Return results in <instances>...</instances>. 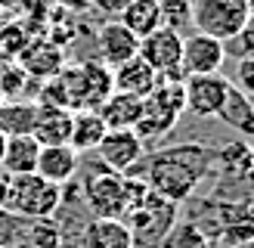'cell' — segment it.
Instances as JSON below:
<instances>
[{"label": "cell", "mask_w": 254, "mask_h": 248, "mask_svg": "<svg viewBox=\"0 0 254 248\" xmlns=\"http://www.w3.org/2000/svg\"><path fill=\"white\" fill-rule=\"evenodd\" d=\"M248 3H251V9H254V0H248Z\"/></svg>", "instance_id": "cell-36"}, {"label": "cell", "mask_w": 254, "mask_h": 248, "mask_svg": "<svg viewBox=\"0 0 254 248\" xmlns=\"http://www.w3.org/2000/svg\"><path fill=\"white\" fill-rule=\"evenodd\" d=\"M25 81H28V74H25L16 62H6V68L0 71V96L3 99H19V93L25 90Z\"/></svg>", "instance_id": "cell-27"}, {"label": "cell", "mask_w": 254, "mask_h": 248, "mask_svg": "<svg viewBox=\"0 0 254 248\" xmlns=\"http://www.w3.org/2000/svg\"><path fill=\"white\" fill-rule=\"evenodd\" d=\"M28 41H31V34L22 28V22H3L0 25V56L6 62H16Z\"/></svg>", "instance_id": "cell-25"}, {"label": "cell", "mask_w": 254, "mask_h": 248, "mask_svg": "<svg viewBox=\"0 0 254 248\" xmlns=\"http://www.w3.org/2000/svg\"><path fill=\"white\" fill-rule=\"evenodd\" d=\"M127 3H130V0H90V6L99 9V12H103V16H109V19H118Z\"/></svg>", "instance_id": "cell-30"}, {"label": "cell", "mask_w": 254, "mask_h": 248, "mask_svg": "<svg viewBox=\"0 0 254 248\" xmlns=\"http://www.w3.org/2000/svg\"><path fill=\"white\" fill-rule=\"evenodd\" d=\"M233 87H236L239 93H245L248 99H254V56L251 59H239Z\"/></svg>", "instance_id": "cell-29"}, {"label": "cell", "mask_w": 254, "mask_h": 248, "mask_svg": "<svg viewBox=\"0 0 254 248\" xmlns=\"http://www.w3.org/2000/svg\"><path fill=\"white\" fill-rule=\"evenodd\" d=\"M0 99H3V96H0Z\"/></svg>", "instance_id": "cell-37"}, {"label": "cell", "mask_w": 254, "mask_h": 248, "mask_svg": "<svg viewBox=\"0 0 254 248\" xmlns=\"http://www.w3.org/2000/svg\"><path fill=\"white\" fill-rule=\"evenodd\" d=\"M139 59L152 65L158 71V78L164 81H183L180 74V56H183V34L174 31V28H161L146 34L143 41H139Z\"/></svg>", "instance_id": "cell-8"}, {"label": "cell", "mask_w": 254, "mask_h": 248, "mask_svg": "<svg viewBox=\"0 0 254 248\" xmlns=\"http://www.w3.org/2000/svg\"><path fill=\"white\" fill-rule=\"evenodd\" d=\"M233 81H226L223 74H192L183 78V99H186V112L198 118H220V112L226 106Z\"/></svg>", "instance_id": "cell-9"}, {"label": "cell", "mask_w": 254, "mask_h": 248, "mask_svg": "<svg viewBox=\"0 0 254 248\" xmlns=\"http://www.w3.org/2000/svg\"><path fill=\"white\" fill-rule=\"evenodd\" d=\"M226 44H230V53H236L239 59H251L254 56V9H251V16L245 22V28Z\"/></svg>", "instance_id": "cell-28"}, {"label": "cell", "mask_w": 254, "mask_h": 248, "mask_svg": "<svg viewBox=\"0 0 254 248\" xmlns=\"http://www.w3.org/2000/svg\"><path fill=\"white\" fill-rule=\"evenodd\" d=\"M112 84H115L118 93L143 99V96H149L161 84V78H158V71L152 68V65H146L139 56H133V59H127L124 65L112 68Z\"/></svg>", "instance_id": "cell-16"}, {"label": "cell", "mask_w": 254, "mask_h": 248, "mask_svg": "<svg viewBox=\"0 0 254 248\" xmlns=\"http://www.w3.org/2000/svg\"><path fill=\"white\" fill-rule=\"evenodd\" d=\"M56 6H62L65 12H87L90 9V0H53Z\"/></svg>", "instance_id": "cell-31"}, {"label": "cell", "mask_w": 254, "mask_h": 248, "mask_svg": "<svg viewBox=\"0 0 254 248\" xmlns=\"http://www.w3.org/2000/svg\"><path fill=\"white\" fill-rule=\"evenodd\" d=\"M6 192H9V174L0 171V208H3V202H6Z\"/></svg>", "instance_id": "cell-32"}, {"label": "cell", "mask_w": 254, "mask_h": 248, "mask_svg": "<svg viewBox=\"0 0 254 248\" xmlns=\"http://www.w3.org/2000/svg\"><path fill=\"white\" fill-rule=\"evenodd\" d=\"M226 59V44L217 37H208L201 31H192L183 37V56H180V74L192 78V74H217Z\"/></svg>", "instance_id": "cell-10"}, {"label": "cell", "mask_w": 254, "mask_h": 248, "mask_svg": "<svg viewBox=\"0 0 254 248\" xmlns=\"http://www.w3.org/2000/svg\"><path fill=\"white\" fill-rule=\"evenodd\" d=\"M78 248H133V236L124 220L90 217L78 236Z\"/></svg>", "instance_id": "cell-15"}, {"label": "cell", "mask_w": 254, "mask_h": 248, "mask_svg": "<svg viewBox=\"0 0 254 248\" xmlns=\"http://www.w3.org/2000/svg\"><path fill=\"white\" fill-rule=\"evenodd\" d=\"M251 168H254V149H251Z\"/></svg>", "instance_id": "cell-35"}, {"label": "cell", "mask_w": 254, "mask_h": 248, "mask_svg": "<svg viewBox=\"0 0 254 248\" xmlns=\"http://www.w3.org/2000/svg\"><path fill=\"white\" fill-rule=\"evenodd\" d=\"M106 130H109V127L103 124L99 112H93V109H81V112H74V118H71L68 146H71L78 155H84V152H96V146L103 143Z\"/></svg>", "instance_id": "cell-20"}, {"label": "cell", "mask_w": 254, "mask_h": 248, "mask_svg": "<svg viewBox=\"0 0 254 248\" xmlns=\"http://www.w3.org/2000/svg\"><path fill=\"white\" fill-rule=\"evenodd\" d=\"M217 168H220L223 174H233V177H245V174H254L248 143H230V146L217 149Z\"/></svg>", "instance_id": "cell-24"}, {"label": "cell", "mask_w": 254, "mask_h": 248, "mask_svg": "<svg viewBox=\"0 0 254 248\" xmlns=\"http://www.w3.org/2000/svg\"><path fill=\"white\" fill-rule=\"evenodd\" d=\"M248 16V0H192V28L208 37H217L223 44L245 28Z\"/></svg>", "instance_id": "cell-7"}, {"label": "cell", "mask_w": 254, "mask_h": 248, "mask_svg": "<svg viewBox=\"0 0 254 248\" xmlns=\"http://www.w3.org/2000/svg\"><path fill=\"white\" fill-rule=\"evenodd\" d=\"M71 118H74V112H68V109L37 106V121H34L31 136H34L41 146H68Z\"/></svg>", "instance_id": "cell-17"}, {"label": "cell", "mask_w": 254, "mask_h": 248, "mask_svg": "<svg viewBox=\"0 0 254 248\" xmlns=\"http://www.w3.org/2000/svg\"><path fill=\"white\" fill-rule=\"evenodd\" d=\"M149 186L136 174H115L99 165L84 180V205L90 208L93 217H112L124 220L130 211L146 198Z\"/></svg>", "instance_id": "cell-2"}, {"label": "cell", "mask_w": 254, "mask_h": 248, "mask_svg": "<svg viewBox=\"0 0 254 248\" xmlns=\"http://www.w3.org/2000/svg\"><path fill=\"white\" fill-rule=\"evenodd\" d=\"M37 103L34 99H0V133L3 136H25L34 130Z\"/></svg>", "instance_id": "cell-21"}, {"label": "cell", "mask_w": 254, "mask_h": 248, "mask_svg": "<svg viewBox=\"0 0 254 248\" xmlns=\"http://www.w3.org/2000/svg\"><path fill=\"white\" fill-rule=\"evenodd\" d=\"M3 149H6V136L0 133V161H3Z\"/></svg>", "instance_id": "cell-33"}, {"label": "cell", "mask_w": 254, "mask_h": 248, "mask_svg": "<svg viewBox=\"0 0 254 248\" xmlns=\"http://www.w3.org/2000/svg\"><path fill=\"white\" fill-rule=\"evenodd\" d=\"M118 22H121L130 34H136L139 41H143L146 34H152V31L161 28L158 0H130V3L124 6V12L118 16Z\"/></svg>", "instance_id": "cell-22"}, {"label": "cell", "mask_w": 254, "mask_h": 248, "mask_svg": "<svg viewBox=\"0 0 254 248\" xmlns=\"http://www.w3.org/2000/svg\"><path fill=\"white\" fill-rule=\"evenodd\" d=\"M0 6H19V0H0Z\"/></svg>", "instance_id": "cell-34"}, {"label": "cell", "mask_w": 254, "mask_h": 248, "mask_svg": "<svg viewBox=\"0 0 254 248\" xmlns=\"http://www.w3.org/2000/svg\"><path fill=\"white\" fill-rule=\"evenodd\" d=\"M16 65L28 74V78H37V81H50L65 68V53L62 47L53 44L50 37H31L25 50L19 53Z\"/></svg>", "instance_id": "cell-12"}, {"label": "cell", "mask_w": 254, "mask_h": 248, "mask_svg": "<svg viewBox=\"0 0 254 248\" xmlns=\"http://www.w3.org/2000/svg\"><path fill=\"white\" fill-rule=\"evenodd\" d=\"M146 155V143L133 130H106L103 143L96 146L99 165L115 171V174H130Z\"/></svg>", "instance_id": "cell-11"}, {"label": "cell", "mask_w": 254, "mask_h": 248, "mask_svg": "<svg viewBox=\"0 0 254 248\" xmlns=\"http://www.w3.org/2000/svg\"><path fill=\"white\" fill-rule=\"evenodd\" d=\"M127 230L133 236V248H152L164 245L171 230L177 227V205L161 198L155 192H146V198L139 202L130 214L124 217Z\"/></svg>", "instance_id": "cell-6"}, {"label": "cell", "mask_w": 254, "mask_h": 248, "mask_svg": "<svg viewBox=\"0 0 254 248\" xmlns=\"http://www.w3.org/2000/svg\"><path fill=\"white\" fill-rule=\"evenodd\" d=\"M62 208V186L44 180L41 174H19L9 177V192L3 211H9L19 220H44L53 217Z\"/></svg>", "instance_id": "cell-5"}, {"label": "cell", "mask_w": 254, "mask_h": 248, "mask_svg": "<svg viewBox=\"0 0 254 248\" xmlns=\"http://www.w3.org/2000/svg\"><path fill=\"white\" fill-rule=\"evenodd\" d=\"M186 112V99H183V81H164L152 90L149 96H143V115H139L133 133L143 143H158L164 140L174 127L180 115Z\"/></svg>", "instance_id": "cell-3"}, {"label": "cell", "mask_w": 254, "mask_h": 248, "mask_svg": "<svg viewBox=\"0 0 254 248\" xmlns=\"http://www.w3.org/2000/svg\"><path fill=\"white\" fill-rule=\"evenodd\" d=\"M37 155H41V143H37L31 133H25V136H6V149H3L0 171L9 174V177L34 174L37 171Z\"/></svg>", "instance_id": "cell-18"}, {"label": "cell", "mask_w": 254, "mask_h": 248, "mask_svg": "<svg viewBox=\"0 0 254 248\" xmlns=\"http://www.w3.org/2000/svg\"><path fill=\"white\" fill-rule=\"evenodd\" d=\"M22 239H25L28 248H62V230H59V223L53 217L28 220Z\"/></svg>", "instance_id": "cell-23"}, {"label": "cell", "mask_w": 254, "mask_h": 248, "mask_svg": "<svg viewBox=\"0 0 254 248\" xmlns=\"http://www.w3.org/2000/svg\"><path fill=\"white\" fill-rule=\"evenodd\" d=\"M56 81L65 93V103L71 112L81 109H99L106 99L115 93V84H112V68H106L99 59L93 62H78V65H65Z\"/></svg>", "instance_id": "cell-4"}, {"label": "cell", "mask_w": 254, "mask_h": 248, "mask_svg": "<svg viewBox=\"0 0 254 248\" xmlns=\"http://www.w3.org/2000/svg\"><path fill=\"white\" fill-rule=\"evenodd\" d=\"M96 112H99V118H103V124L109 130H133L139 115H143V99L115 90Z\"/></svg>", "instance_id": "cell-19"}, {"label": "cell", "mask_w": 254, "mask_h": 248, "mask_svg": "<svg viewBox=\"0 0 254 248\" xmlns=\"http://www.w3.org/2000/svg\"><path fill=\"white\" fill-rule=\"evenodd\" d=\"M217 168V149L208 143H177L155 149L152 155H143V161L130 171L143 177L149 192H155L168 202L180 205L192 198L198 183Z\"/></svg>", "instance_id": "cell-1"}, {"label": "cell", "mask_w": 254, "mask_h": 248, "mask_svg": "<svg viewBox=\"0 0 254 248\" xmlns=\"http://www.w3.org/2000/svg\"><path fill=\"white\" fill-rule=\"evenodd\" d=\"M81 171V155L71 146H41L37 155V171L44 180L56 183V186H68Z\"/></svg>", "instance_id": "cell-14"}, {"label": "cell", "mask_w": 254, "mask_h": 248, "mask_svg": "<svg viewBox=\"0 0 254 248\" xmlns=\"http://www.w3.org/2000/svg\"><path fill=\"white\" fill-rule=\"evenodd\" d=\"M96 50H99V62L106 68H118L139 53V37L127 31L118 19H109L96 31Z\"/></svg>", "instance_id": "cell-13"}, {"label": "cell", "mask_w": 254, "mask_h": 248, "mask_svg": "<svg viewBox=\"0 0 254 248\" xmlns=\"http://www.w3.org/2000/svg\"><path fill=\"white\" fill-rule=\"evenodd\" d=\"M158 9L164 28L180 31L186 25H192V0H158Z\"/></svg>", "instance_id": "cell-26"}]
</instances>
